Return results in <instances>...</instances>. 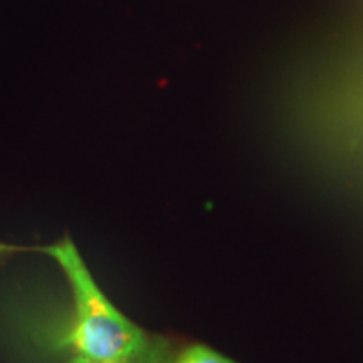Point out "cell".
I'll return each instance as SVG.
<instances>
[{"label": "cell", "instance_id": "cell-1", "mask_svg": "<svg viewBox=\"0 0 363 363\" xmlns=\"http://www.w3.org/2000/svg\"><path fill=\"white\" fill-rule=\"evenodd\" d=\"M39 251L57 261L71 284L76 316L69 342L81 358L128 363L147 352V335L104 296L69 238Z\"/></svg>", "mask_w": 363, "mask_h": 363}, {"label": "cell", "instance_id": "cell-2", "mask_svg": "<svg viewBox=\"0 0 363 363\" xmlns=\"http://www.w3.org/2000/svg\"><path fill=\"white\" fill-rule=\"evenodd\" d=\"M177 363H234V362L227 360L225 357L219 355V353L211 350V348L202 347V345H195V347L189 348V350L179 358V362Z\"/></svg>", "mask_w": 363, "mask_h": 363}, {"label": "cell", "instance_id": "cell-3", "mask_svg": "<svg viewBox=\"0 0 363 363\" xmlns=\"http://www.w3.org/2000/svg\"><path fill=\"white\" fill-rule=\"evenodd\" d=\"M24 251H39V247L12 246V244H4V242H0V254H9V252H24Z\"/></svg>", "mask_w": 363, "mask_h": 363}, {"label": "cell", "instance_id": "cell-4", "mask_svg": "<svg viewBox=\"0 0 363 363\" xmlns=\"http://www.w3.org/2000/svg\"><path fill=\"white\" fill-rule=\"evenodd\" d=\"M71 363H120V362H89V360H84V358L78 357L76 360H72ZM128 363H133V362H128Z\"/></svg>", "mask_w": 363, "mask_h": 363}]
</instances>
